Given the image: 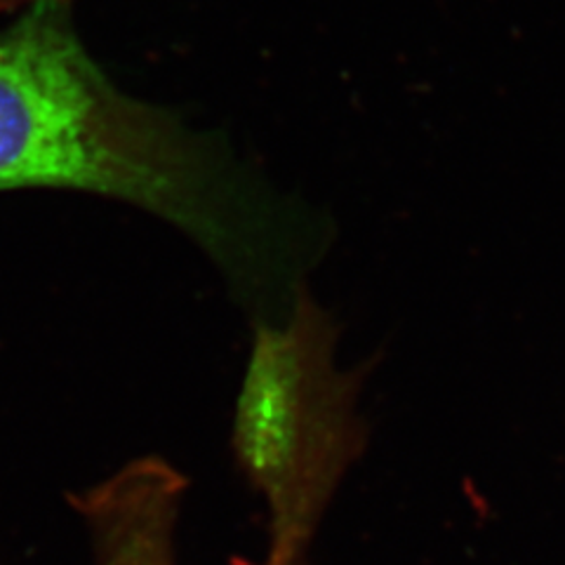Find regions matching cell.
Returning a JSON list of instances; mask_svg holds the SVG:
<instances>
[{"mask_svg": "<svg viewBox=\"0 0 565 565\" xmlns=\"http://www.w3.org/2000/svg\"><path fill=\"white\" fill-rule=\"evenodd\" d=\"M81 191L163 220L215 264L255 323L278 321L321 262V212L276 189L220 132L118 93L62 0L0 31V193Z\"/></svg>", "mask_w": 565, "mask_h": 565, "instance_id": "1", "label": "cell"}, {"mask_svg": "<svg viewBox=\"0 0 565 565\" xmlns=\"http://www.w3.org/2000/svg\"><path fill=\"white\" fill-rule=\"evenodd\" d=\"M338 326L299 292L255 323L234 417V450L267 511L262 565H311L323 519L363 450L359 377L334 361Z\"/></svg>", "mask_w": 565, "mask_h": 565, "instance_id": "2", "label": "cell"}, {"mask_svg": "<svg viewBox=\"0 0 565 565\" xmlns=\"http://www.w3.org/2000/svg\"><path fill=\"white\" fill-rule=\"evenodd\" d=\"M186 479L161 457H139L68 494L90 565H180Z\"/></svg>", "mask_w": 565, "mask_h": 565, "instance_id": "3", "label": "cell"}, {"mask_svg": "<svg viewBox=\"0 0 565 565\" xmlns=\"http://www.w3.org/2000/svg\"><path fill=\"white\" fill-rule=\"evenodd\" d=\"M0 565H6V563H0Z\"/></svg>", "mask_w": 565, "mask_h": 565, "instance_id": "4", "label": "cell"}]
</instances>
